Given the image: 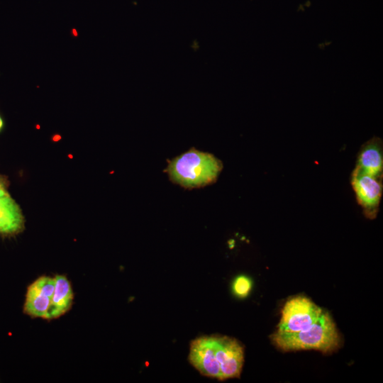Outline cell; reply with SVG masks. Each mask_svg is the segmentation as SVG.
<instances>
[{
	"instance_id": "1",
	"label": "cell",
	"mask_w": 383,
	"mask_h": 383,
	"mask_svg": "<svg viewBox=\"0 0 383 383\" xmlns=\"http://www.w3.org/2000/svg\"><path fill=\"white\" fill-rule=\"evenodd\" d=\"M189 363L204 376L220 381L240 376L244 349L235 338L203 335L190 343Z\"/></svg>"
},
{
	"instance_id": "2",
	"label": "cell",
	"mask_w": 383,
	"mask_h": 383,
	"mask_svg": "<svg viewBox=\"0 0 383 383\" xmlns=\"http://www.w3.org/2000/svg\"><path fill=\"white\" fill-rule=\"evenodd\" d=\"M274 346L284 352L316 350L331 353L340 346V338L328 312L323 311L310 327L296 333L276 331L270 336Z\"/></svg>"
},
{
	"instance_id": "3",
	"label": "cell",
	"mask_w": 383,
	"mask_h": 383,
	"mask_svg": "<svg viewBox=\"0 0 383 383\" xmlns=\"http://www.w3.org/2000/svg\"><path fill=\"white\" fill-rule=\"evenodd\" d=\"M221 170L222 163L213 155L194 149L173 159L167 167L170 179L188 188L214 182Z\"/></svg>"
},
{
	"instance_id": "4",
	"label": "cell",
	"mask_w": 383,
	"mask_h": 383,
	"mask_svg": "<svg viewBox=\"0 0 383 383\" xmlns=\"http://www.w3.org/2000/svg\"><path fill=\"white\" fill-rule=\"evenodd\" d=\"M323 310L304 296H294L284 304L277 332L296 333L310 327L321 315Z\"/></svg>"
},
{
	"instance_id": "5",
	"label": "cell",
	"mask_w": 383,
	"mask_h": 383,
	"mask_svg": "<svg viewBox=\"0 0 383 383\" xmlns=\"http://www.w3.org/2000/svg\"><path fill=\"white\" fill-rule=\"evenodd\" d=\"M350 180L364 215L369 219L375 218L382 194V177L372 176L354 168Z\"/></svg>"
},
{
	"instance_id": "6",
	"label": "cell",
	"mask_w": 383,
	"mask_h": 383,
	"mask_svg": "<svg viewBox=\"0 0 383 383\" xmlns=\"http://www.w3.org/2000/svg\"><path fill=\"white\" fill-rule=\"evenodd\" d=\"M55 279L41 277L28 289L24 311L33 317L48 318L55 290Z\"/></svg>"
},
{
	"instance_id": "7",
	"label": "cell",
	"mask_w": 383,
	"mask_h": 383,
	"mask_svg": "<svg viewBox=\"0 0 383 383\" xmlns=\"http://www.w3.org/2000/svg\"><path fill=\"white\" fill-rule=\"evenodd\" d=\"M380 138L374 136L360 148L355 168L378 177H382L383 147Z\"/></svg>"
},
{
	"instance_id": "8",
	"label": "cell",
	"mask_w": 383,
	"mask_h": 383,
	"mask_svg": "<svg viewBox=\"0 0 383 383\" xmlns=\"http://www.w3.org/2000/svg\"><path fill=\"white\" fill-rule=\"evenodd\" d=\"M24 222L19 206L11 196H0V234H16L23 229Z\"/></svg>"
},
{
	"instance_id": "9",
	"label": "cell",
	"mask_w": 383,
	"mask_h": 383,
	"mask_svg": "<svg viewBox=\"0 0 383 383\" xmlns=\"http://www.w3.org/2000/svg\"><path fill=\"white\" fill-rule=\"evenodd\" d=\"M55 290L48 312V318H57L71 306L73 298L72 289L66 277L57 275L55 278Z\"/></svg>"
},
{
	"instance_id": "10",
	"label": "cell",
	"mask_w": 383,
	"mask_h": 383,
	"mask_svg": "<svg viewBox=\"0 0 383 383\" xmlns=\"http://www.w3.org/2000/svg\"><path fill=\"white\" fill-rule=\"evenodd\" d=\"M252 282L245 276H239L233 282V290L235 294L239 297H245L250 292Z\"/></svg>"
},
{
	"instance_id": "11",
	"label": "cell",
	"mask_w": 383,
	"mask_h": 383,
	"mask_svg": "<svg viewBox=\"0 0 383 383\" xmlns=\"http://www.w3.org/2000/svg\"><path fill=\"white\" fill-rule=\"evenodd\" d=\"M9 194L7 191V182L2 176L0 175V196Z\"/></svg>"
},
{
	"instance_id": "12",
	"label": "cell",
	"mask_w": 383,
	"mask_h": 383,
	"mask_svg": "<svg viewBox=\"0 0 383 383\" xmlns=\"http://www.w3.org/2000/svg\"><path fill=\"white\" fill-rule=\"evenodd\" d=\"M3 125H4L3 120L0 117V131L1 130V128L3 127Z\"/></svg>"
},
{
	"instance_id": "13",
	"label": "cell",
	"mask_w": 383,
	"mask_h": 383,
	"mask_svg": "<svg viewBox=\"0 0 383 383\" xmlns=\"http://www.w3.org/2000/svg\"><path fill=\"white\" fill-rule=\"evenodd\" d=\"M73 33L74 34L75 36L77 35V32L76 31V30L73 29Z\"/></svg>"
}]
</instances>
